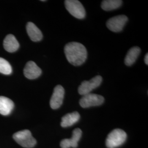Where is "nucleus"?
<instances>
[{
  "mask_svg": "<svg viewBox=\"0 0 148 148\" xmlns=\"http://www.w3.org/2000/svg\"><path fill=\"white\" fill-rule=\"evenodd\" d=\"M14 108V103L10 98L0 96V114L7 116L10 115Z\"/></svg>",
  "mask_w": 148,
  "mask_h": 148,
  "instance_id": "obj_12",
  "label": "nucleus"
},
{
  "mask_svg": "<svg viewBox=\"0 0 148 148\" xmlns=\"http://www.w3.org/2000/svg\"><path fill=\"white\" fill-rule=\"evenodd\" d=\"M42 74V70L32 61L28 62L24 69V74L27 79H36Z\"/></svg>",
  "mask_w": 148,
  "mask_h": 148,
  "instance_id": "obj_9",
  "label": "nucleus"
},
{
  "mask_svg": "<svg viewBox=\"0 0 148 148\" xmlns=\"http://www.w3.org/2000/svg\"><path fill=\"white\" fill-rule=\"evenodd\" d=\"M13 137L16 143L24 148H33L36 144V139L32 137V133L28 130L14 133Z\"/></svg>",
  "mask_w": 148,
  "mask_h": 148,
  "instance_id": "obj_3",
  "label": "nucleus"
},
{
  "mask_svg": "<svg viewBox=\"0 0 148 148\" xmlns=\"http://www.w3.org/2000/svg\"><path fill=\"white\" fill-rule=\"evenodd\" d=\"M65 5L70 14L76 18L82 19L85 18L86 11L82 3L77 0H66Z\"/></svg>",
  "mask_w": 148,
  "mask_h": 148,
  "instance_id": "obj_4",
  "label": "nucleus"
},
{
  "mask_svg": "<svg viewBox=\"0 0 148 148\" xmlns=\"http://www.w3.org/2000/svg\"><path fill=\"white\" fill-rule=\"evenodd\" d=\"M127 134L121 129H115L110 133L106 139V146L108 148H116L126 142Z\"/></svg>",
  "mask_w": 148,
  "mask_h": 148,
  "instance_id": "obj_2",
  "label": "nucleus"
},
{
  "mask_svg": "<svg viewBox=\"0 0 148 148\" xmlns=\"http://www.w3.org/2000/svg\"><path fill=\"white\" fill-rule=\"evenodd\" d=\"M80 115L77 111H74L67 114L62 118L61 126L62 127H68L73 126L79 121Z\"/></svg>",
  "mask_w": 148,
  "mask_h": 148,
  "instance_id": "obj_14",
  "label": "nucleus"
},
{
  "mask_svg": "<svg viewBox=\"0 0 148 148\" xmlns=\"http://www.w3.org/2000/svg\"><path fill=\"white\" fill-rule=\"evenodd\" d=\"M122 3L121 0H104L101 2V7L104 11H112L119 8Z\"/></svg>",
  "mask_w": 148,
  "mask_h": 148,
  "instance_id": "obj_16",
  "label": "nucleus"
},
{
  "mask_svg": "<svg viewBox=\"0 0 148 148\" xmlns=\"http://www.w3.org/2000/svg\"><path fill=\"white\" fill-rule=\"evenodd\" d=\"M64 53L69 63L74 66L84 63L87 58V51L85 46L79 42H71L64 47Z\"/></svg>",
  "mask_w": 148,
  "mask_h": 148,
  "instance_id": "obj_1",
  "label": "nucleus"
},
{
  "mask_svg": "<svg viewBox=\"0 0 148 148\" xmlns=\"http://www.w3.org/2000/svg\"><path fill=\"white\" fill-rule=\"evenodd\" d=\"M12 73L11 64L5 59L0 58V73L5 75H10Z\"/></svg>",
  "mask_w": 148,
  "mask_h": 148,
  "instance_id": "obj_17",
  "label": "nucleus"
},
{
  "mask_svg": "<svg viewBox=\"0 0 148 148\" xmlns=\"http://www.w3.org/2000/svg\"><path fill=\"white\" fill-rule=\"evenodd\" d=\"M141 52L140 48L138 47L131 48L127 52L125 58V64L127 66H131L134 63Z\"/></svg>",
  "mask_w": 148,
  "mask_h": 148,
  "instance_id": "obj_15",
  "label": "nucleus"
},
{
  "mask_svg": "<svg viewBox=\"0 0 148 148\" xmlns=\"http://www.w3.org/2000/svg\"><path fill=\"white\" fill-rule=\"evenodd\" d=\"M104 101V98L101 95L89 93L84 95L79 101V105L84 108H87L91 106L101 105Z\"/></svg>",
  "mask_w": 148,
  "mask_h": 148,
  "instance_id": "obj_6",
  "label": "nucleus"
},
{
  "mask_svg": "<svg viewBox=\"0 0 148 148\" xmlns=\"http://www.w3.org/2000/svg\"><path fill=\"white\" fill-rule=\"evenodd\" d=\"M102 77L97 75L90 81H84L79 85L78 88L79 93L81 95H86L90 93L92 90L97 88L102 82Z\"/></svg>",
  "mask_w": 148,
  "mask_h": 148,
  "instance_id": "obj_5",
  "label": "nucleus"
},
{
  "mask_svg": "<svg viewBox=\"0 0 148 148\" xmlns=\"http://www.w3.org/2000/svg\"><path fill=\"white\" fill-rule=\"evenodd\" d=\"M64 94L65 90L63 86L61 85L56 86L49 103L52 109H57L61 106L63 102Z\"/></svg>",
  "mask_w": 148,
  "mask_h": 148,
  "instance_id": "obj_8",
  "label": "nucleus"
},
{
  "mask_svg": "<svg viewBox=\"0 0 148 148\" xmlns=\"http://www.w3.org/2000/svg\"><path fill=\"white\" fill-rule=\"evenodd\" d=\"M144 62H145V63L147 65H148V54L147 53L145 56V58H144Z\"/></svg>",
  "mask_w": 148,
  "mask_h": 148,
  "instance_id": "obj_18",
  "label": "nucleus"
},
{
  "mask_svg": "<svg viewBox=\"0 0 148 148\" xmlns=\"http://www.w3.org/2000/svg\"><path fill=\"white\" fill-rule=\"evenodd\" d=\"M27 32L30 38L34 42H38L42 39V32L32 22L27 23Z\"/></svg>",
  "mask_w": 148,
  "mask_h": 148,
  "instance_id": "obj_11",
  "label": "nucleus"
},
{
  "mask_svg": "<svg viewBox=\"0 0 148 148\" xmlns=\"http://www.w3.org/2000/svg\"><path fill=\"white\" fill-rule=\"evenodd\" d=\"M128 21V18L125 15L115 16L110 18L106 22V27L114 32H121Z\"/></svg>",
  "mask_w": 148,
  "mask_h": 148,
  "instance_id": "obj_7",
  "label": "nucleus"
},
{
  "mask_svg": "<svg viewBox=\"0 0 148 148\" xmlns=\"http://www.w3.org/2000/svg\"><path fill=\"white\" fill-rule=\"evenodd\" d=\"M3 47L7 52L13 53L18 49L19 43L14 35L9 34L3 41Z\"/></svg>",
  "mask_w": 148,
  "mask_h": 148,
  "instance_id": "obj_13",
  "label": "nucleus"
},
{
  "mask_svg": "<svg viewBox=\"0 0 148 148\" xmlns=\"http://www.w3.org/2000/svg\"><path fill=\"white\" fill-rule=\"evenodd\" d=\"M82 131L79 128L75 129L73 132L72 137L70 139H64L60 142L62 148H76L78 145V142L82 136Z\"/></svg>",
  "mask_w": 148,
  "mask_h": 148,
  "instance_id": "obj_10",
  "label": "nucleus"
}]
</instances>
